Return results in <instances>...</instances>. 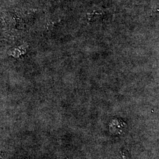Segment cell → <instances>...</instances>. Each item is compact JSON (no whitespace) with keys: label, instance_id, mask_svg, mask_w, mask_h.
<instances>
[{"label":"cell","instance_id":"obj_1","mask_svg":"<svg viewBox=\"0 0 159 159\" xmlns=\"http://www.w3.org/2000/svg\"><path fill=\"white\" fill-rule=\"evenodd\" d=\"M119 159H130L127 154H125V152H121L120 154V156H119Z\"/></svg>","mask_w":159,"mask_h":159}]
</instances>
